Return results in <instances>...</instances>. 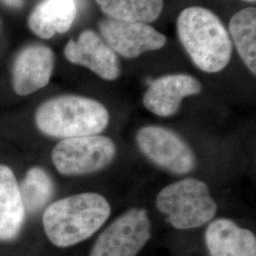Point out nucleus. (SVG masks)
<instances>
[{
    "mask_svg": "<svg viewBox=\"0 0 256 256\" xmlns=\"http://www.w3.org/2000/svg\"><path fill=\"white\" fill-rule=\"evenodd\" d=\"M108 18L149 24L160 18L164 0H95Z\"/></svg>",
    "mask_w": 256,
    "mask_h": 256,
    "instance_id": "15",
    "label": "nucleus"
},
{
    "mask_svg": "<svg viewBox=\"0 0 256 256\" xmlns=\"http://www.w3.org/2000/svg\"><path fill=\"white\" fill-rule=\"evenodd\" d=\"M75 16L74 0H45L32 10L28 18V26L38 36L50 39L56 32H68Z\"/></svg>",
    "mask_w": 256,
    "mask_h": 256,
    "instance_id": "14",
    "label": "nucleus"
},
{
    "mask_svg": "<svg viewBox=\"0 0 256 256\" xmlns=\"http://www.w3.org/2000/svg\"><path fill=\"white\" fill-rule=\"evenodd\" d=\"M99 28L104 41L117 54L133 59L147 52L158 50L167 42L164 34L146 23L102 19Z\"/></svg>",
    "mask_w": 256,
    "mask_h": 256,
    "instance_id": "8",
    "label": "nucleus"
},
{
    "mask_svg": "<svg viewBox=\"0 0 256 256\" xmlns=\"http://www.w3.org/2000/svg\"><path fill=\"white\" fill-rule=\"evenodd\" d=\"M117 148L110 138L94 135L64 138L52 150V162L64 176H81L98 172L114 160Z\"/></svg>",
    "mask_w": 256,
    "mask_h": 256,
    "instance_id": "5",
    "label": "nucleus"
},
{
    "mask_svg": "<svg viewBox=\"0 0 256 256\" xmlns=\"http://www.w3.org/2000/svg\"><path fill=\"white\" fill-rule=\"evenodd\" d=\"M19 188L25 210L34 214L50 200L54 192V183L43 168L32 167L28 171Z\"/></svg>",
    "mask_w": 256,
    "mask_h": 256,
    "instance_id": "17",
    "label": "nucleus"
},
{
    "mask_svg": "<svg viewBox=\"0 0 256 256\" xmlns=\"http://www.w3.org/2000/svg\"><path fill=\"white\" fill-rule=\"evenodd\" d=\"M176 30L183 48L202 72H220L229 64L232 54L229 32L210 10L198 6L183 10Z\"/></svg>",
    "mask_w": 256,
    "mask_h": 256,
    "instance_id": "2",
    "label": "nucleus"
},
{
    "mask_svg": "<svg viewBox=\"0 0 256 256\" xmlns=\"http://www.w3.org/2000/svg\"><path fill=\"white\" fill-rule=\"evenodd\" d=\"M156 205L178 230L202 227L214 218L218 210L207 184L192 178L167 185L158 192Z\"/></svg>",
    "mask_w": 256,
    "mask_h": 256,
    "instance_id": "4",
    "label": "nucleus"
},
{
    "mask_svg": "<svg viewBox=\"0 0 256 256\" xmlns=\"http://www.w3.org/2000/svg\"><path fill=\"white\" fill-rule=\"evenodd\" d=\"M150 238L151 221L147 210L133 208L102 232L90 256H136Z\"/></svg>",
    "mask_w": 256,
    "mask_h": 256,
    "instance_id": "7",
    "label": "nucleus"
},
{
    "mask_svg": "<svg viewBox=\"0 0 256 256\" xmlns=\"http://www.w3.org/2000/svg\"><path fill=\"white\" fill-rule=\"evenodd\" d=\"M40 132L59 138L99 135L110 124V113L96 100L77 95H61L44 102L36 110Z\"/></svg>",
    "mask_w": 256,
    "mask_h": 256,
    "instance_id": "3",
    "label": "nucleus"
},
{
    "mask_svg": "<svg viewBox=\"0 0 256 256\" xmlns=\"http://www.w3.org/2000/svg\"><path fill=\"white\" fill-rule=\"evenodd\" d=\"M202 90L200 82L191 75L169 74L149 84L142 102L147 110L156 116L170 117L178 111L184 98Z\"/></svg>",
    "mask_w": 256,
    "mask_h": 256,
    "instance_id": "10",
    "label": "nucleus"
},
{
    "mask_svg": "<svg viewBox=\"0 0 256 256\" xmlns=\"http://www.w3.org/2000/svg\"><path fill=\"white\" fill-rule=\"evenodd\" d=\"M110 212V203L102 196L81 192L50 204L43 214V227L56 247H70L93 236Z\"/></svg>",
    "mask_w": 256,
    "mask_h": 256,
    "instance_id": "1",
    "label": "nucleus"
},
{
    "mask_svg": "<svg viewBox=\"0 0 256 256\" xmlns=\"http://www.w3.org/2000/svg\"><path fill=\"white\" fill-rule=\"evenodd\" d=\"M64 52L70 63L88 68L104 80L114 81L120 75L118 54L90 30L82 32L77 41L70 39L66 45Z\"/></svg>",
    "mask_w": 256,
    "mask_h": 256,
    "instance_id": "9",
    "label": "nucleus"
},
{
    "mask_svg": "<svg viewBox=\"0 0 256 256\" xmlns=\"http://www.w3.org/2000/svg\"><path fill=\"white\" fill-rule=\"evenodd\" d=\"M205 241L210 256H256L254 234L228 218L212 221L206 230Z\"/></svg>",
    "mask_w": 256,
    "mask_h": 256,
    "instance_id": "12",
    "label": "nucleus"
},
{
    "mask_svg": "<svg viewBox=\"0 0 256 256\" xmlns=\"http://www.w3.org/2000/svg\"><path fill=\"white\" fill-rule=\"evenodd\" d=\"M26 210L12 170L0 164V240L16 238L23 227Z\"/></svg>",
    "mask_w": 256,
    "mask_h": 256,
    "instance_id": "13",
    "label": "nucleus"
},
{
    "mask_svg": "<svg viewBox=\"0 0 256 256\" xmlns=\"http://www.w3.org/2000/svg\"><path fill=\"white\" fill-rule=\"evenodd\" d=\"M2 1L10 8H19L24 2V0H2Z\"/></svg>",
    "mask_w": 256,
    "mask_h": 256,
    "instance_id": "18",
    "label": "nucleus"
},
{
    "mask_svg": "<svg viewBox=\"0 0 256 256\" xmlns=\"http://www.w3.org/2000/svg\"><path fill=\"white\" fill-rule=\"evenodd\" d=\"M136 140L140 150L152 162L172 174H189L196 167L191 147L171 129L147 126L138 131Z\"/></svg>",
    "mask_w": 256,
    "mask_h": 256,
    "instance_id": "6",
    "label": "nucleus"
},
{
    "mask_svg": "<svg viewBox=\"0 0 256 256\" xmlns=\"http://www.w3.org/2000/svg\"><path fill=\"white\" fill-rule=\"evenodd\" d=\"M230 34L239 56L250 72L256 74V9L241 10L230 18Z\"/></svg>",
    "mask_w": 256,
    "mask_h": 256,
    "instance_id": "16",
    "label": "nucleus"
},
{
    "mask_svg": "<svg viewBox=\"0 0 256 256\" xmlns=\"http://www.w3.org/2000/svg\"><path fill=\"white\" fill-rule=\"evenodd\" d=\"M242 1H245L248 3H252V2H256V0H242Z\"/></svg>",
    "mask_w": 256,
    "mask_h": 256,
    "instance_id": "19",
    "label": "nucleus"
},
{
    "mask_svg": "<svg viewBox=\"0 0 256 256\" xmlns=\"http://www.w3.org/2000/svg\"><path fill=\"white\" fill-rule=\"evenodd\" d=\"M54 68V54L41 45L25 48L12 68V88L20 96H27L45 88Z\"/></svg>",
    "mask_w": 256,
    "mask_h": 256,
    "instance_id": "11",
    "label": "nucleus"
}]
</instances>
